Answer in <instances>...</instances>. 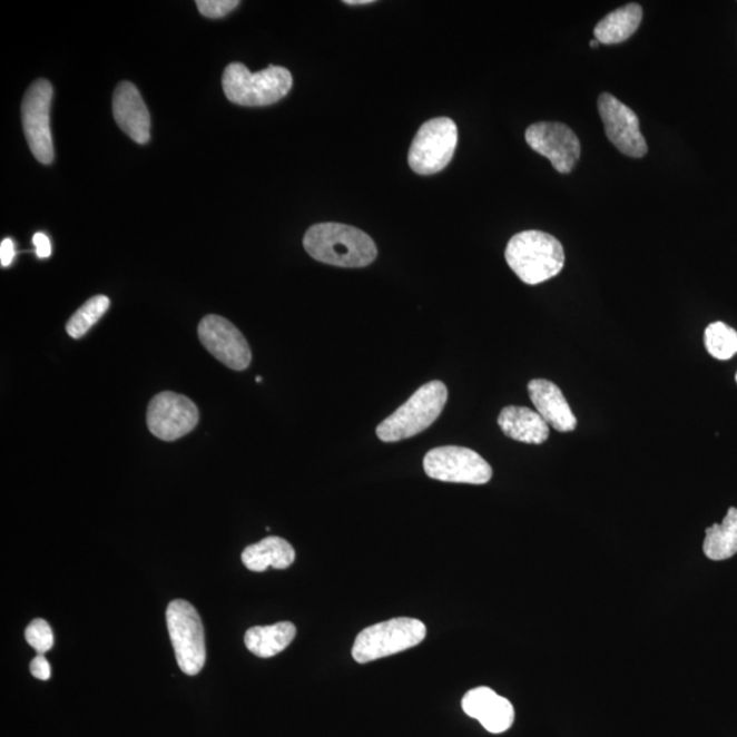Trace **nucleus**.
<instances>
[{
	"label": "nucleus",
	"mask_w": 737,
	"mask_h": 737,
	"mask_svg": "<svg viewBox=\"0 0 737 737\" xmlns=\"http://www.w3.org/2000/svg\"><path fill=\"white\" fill-rule=\"evenodd\" d=\"M307 255L320 263L342 268H364L377 257L374 240L360 228L341 223H320L307 229Z\"/></svg>",
	"instance_id": "f257e3e1"
},
{
	"label": "nucleus",
	"mask_w": 737,
	"mask_h": 737,
	"mask_svg": "<svg viewBox=\"0 0 737 737\" xmlns=\"http://www.w3.org/2000/svg\"><path fill=\"white\" fill-rule=\"evenodd\" d=\"M507 264L525 284H540L558 276L564 267L563 245L553 235L523 232L510 239L505 249Z\"/></svg>",
	"instance_id": "f03ea898"
},
{
	"label": "nucleus",
	"mask_w": 737,
	"mask_h": 737,
	"mask_svg": "<svg viewBox=\"0 0 737 737\" xmlns=\"http://www.w3.org/2000/svg\"><path fill=\"white\" fill-rule=\"evenodd\" d=\"M222 81L226 98L244 107L275 105L293 88L292 72L279 66L252 72L244 63H232L223 72Z\"/></svg>",
	"instance_id": "7ed1b4c3"
},
{
	"label": "nucleus",
	"mask_w": 737,
	"mask_h": 737,
	"mask_svg": "<svg viewBox=\"0 0 737 737\" xmlns=\"http://www.w3.org/2000/svg\"><path fill=\"white\" fill-rule=\"evenodd\" d=\"M449 390L443 382L422 385L394 414L376 429L377 438L384 443H396L416 436L436 422L443 413Z\"/></svg>",
	"instance_id": "20e7f679"
},
{
	"label": "nucleus",
	"mask_w": 737,
	"mask_h": 737,
	"mask_svg": "<svg viewBox=\"0 0 737 737\" xmlns=\"http://www.w3.org/2000/svg\"><path fill=\"white\" fill-rule=\"evenodd\" d=\"M425 637L426 627L422 621L409 618L391 619L361 631L355 639L352 655L356 662H372L415 648Z\"/></svg>",
	"instance_id": "39448f33"
},
{
	"label": "nucleus",
	"mask_w": 737,
	"mask_h": 737,
	"mask_svg": "<svg viewBox=\"0 0 737 737\" xmlns=\"http://www.w3.org/2000/svg\"><path fill=\"white\" fill-rule=\"evenodd\" d=\"M167 627L175 657L184 674L202 672L207 658L202 618L195 607L185 600H174L167 608Z\"/></svg>",
	"instance_id": "423d86ee"
},
{
	"label": "nucleus",
	"mask_w": 737,
	"mask_h": 737,
	"mask_svg": "<svg viewBox=\"0 0 737 737\" xmlns=\"http://www.w3.org/2000/svg\"><path fill=\"white\" fill-rule=\"evenodd\" d=\"M458 128L451 118H434L422 125L409 153V165L421 175L444 170L454 157Z\"/></svg>",
	"instance_id": "0eeeda50"
},
{
	"label": "nucleus",
	"mask_w": 737,
	"mask_h": 737,
	"mask_svg": "<svg viewBox=\"0 0 737 737\" xmlns=\"http://www.w3.org/2000/svg\"><path fill=\"white\" fill-rule=\"evenodd\" d=\"M429 479L483 485L492 480L493 470L485 459L466 446L446 445L429 451L424 459Z\"/></svg>",
	"instance_id": "6e6552de"
},
{
	"label": "nucleus",
	"mask_w": 737,
	"mask_h": 737,
	"mask_svg": "<svg viewBox=\"0 0 737 737\" xmlns=\"http://www.w3.org/2000/svg\"><path fill=\"white\" fill-rule=\"evenodd\" d=\"M53 89L47 80H38L27 90L22 100V128L30 150L41 165H51L53 153L50 110Z\"/></svg>",
	"instance_id": "1a4fd4ad"
},
{
	"label": "nucleus",
	"mask_w": 737,
	"mask_h": 737,
	"mask_svg": "<svg viewBox=\"0 0 737 737\" xmlns=\"http://www.w3.org/2000/svg\"><path fill=\"white\" fill-rule=\"evenodd\" d=\"M199 421L196 403L189 397L166 391L150 401L147 424L150 433L163 441H175L186 436Z\"/></svg>",
	"instance_id": "9d476101"
},
{
	"label": "nucleus",
	"mask_w": 737,
	"mask_h": 737,
	"mask_svg": "<svg viewBox=\"0 0 737 737\" xmlns=\"http://www.w3.org/2000/svg\"><path fill=\"white\" fill-rule=\"evenodd\" d=\"M198 337L203 346L217 361L233 371H245L252 362V352L245 336L228 320L216 314L204 317L198 325Z\"/></svg>",
	"instance_id": "9b49d317"
},
{
	"label": "nucleus",
	"mask_w": 737,
	"mask_h": 737,
	"mask_svg": "<svg viewBox=\"0 0 737 737\" xmlns=\"http://www.w3.org/2000/svg\"><path fill=\"white\" fill-rule=\"evenodd\" d=\"M598 112L606 126L608 140L621 154L636 159L648 154V144L640 132L639 119L630 107L610 94H602L598 98Z\"/></svg>",
	"instance_id": "f8f14e48"
},
{
	"label": "nucleus",
	"mask_w": 737,
	"mask_h": 737,
	"mask_svg": "<svg viewBox=\"0 0 737 737\" xmlns=\"http://www.w3.org/2000/svg\"><path fill=\"white\" fill-rule=\"evenodd\" d=\"M525 141L537 154L551 160L561 174H568L581 157V143L568 126L556 122H540L529 126Z\"/></svg>",
	"instance_id": "ddd939ff"
},
{
	"label": "nucleus",
	"mask_w": 737,
	"mask_h": 737,
	"mask_svg": "<svg viewBox=\"0 0 737 737\" xmlns=\"http://www.w3.org/2000/svg\"><path fill=\"white\" fill-rule=\"evenodd\" d=\"M462 709L491 734L505 733L515 720V710L510 700L500 697L489 687H476L464 695Z\"/></svg>",
	"instance_id": "4468645a"
},
{
	"label": "nucleus",
	"mask_w": 737,
	"mask_h": 737,
	"mask_svg": "<svg viewBox=\"0 0 737 737\" xmlns=\"http://www.w3.org/2000/svg\"><path fill=\"white\" fill-rule=\"evenodd\" d=\"M112 112L119 128L137 144L150 138V115L138 89L129 81L120 82L112 96Z\"/></svg>",
	"instance_id": "2eb2a0df"
},
{
	"label": "nucleus",
	"mask_w": 737,
	"mask_h": 737,
	"mask_svg": "<svg viewBox=\"0 0 737 737\" xmlns=\"http://www.w3.org/2000/svg\"><path fill=\"white\" fill-rule=\"evenodd\" d=\"M528 390L537 413L548 425L561 433L571 432L577 428V416L573 415L570 404L558 385L548 380L537 379L531 380Z\"/></svg>",
	"instance_id": "dca6fc26"
},
{
	"label": "nucleus",
	"mask_w": 737,
	"mask_h": 737,
	"mask_svg": "<svg viewBox=\"0 0 737 737\" xmlns=\"http://www.w3.org/2000/svg\"><path fill=\"white\" fill-rule=\"evenodd\" d=\"M498 422L507 438L524 444L540 445L549 438V425L546 420L528 407H505L501 410Z\"/></svg>",
	"instance_id": "f3484780"
},
{
	"label": "nucleus",
	"mask_w": 737,
	"mask_h": 737,
	"mask_svg": "<svg viewBox=\"0 0 737 737\" xmlns=\"http://www.w3.org/2000/svg\"><path fill=\"white\" fill-rule=\"evenodd\" d=\"M295 551L292 543L281 537H267L263 541L253 543L242 553V563L247 570L255 572L267 571L269 567L276 570H286L294 563Z\"/></svg>",
	"instance_id": "a211bd4d"
},
{
	"label": "nucleus",
	"mask_w": 737,
	"mask_h": 737,
	"mask_svg": "<svg viewBox=\"0 0 737 737\" xmlns=\"http://www.w3.org/2000/svg\"><path fill=\"white\" fill-rule=\"evenodd\" d=\"M643 10L637 3L612 11L597 23L594 38L600 45H619L631 38L642 22Z\"/></svg>",
	"instance_id": "6ab92c4d"
},
{
	"label": "nucleus",
	"mask_w": 737,
	"mask_h": 737,
	"mask_svg": "<svg viewBox=\"0 0 737 737\" xmlns=\"http://www.w3.org/2000/svg\"><path fill=\"white\" fill-rule=\"evenodd\" d=\"M297 628L289 621L267 627H253L245 633V645L253 655L269 658L279 655L292 645Z\"/></svg>",
	"instance_id": "aec40b11"
},
{
	"label": "nucleus",
	"mask_w": 737,
	"mask_h": 737,
	"mask_svg": "<svg viewBox=\"0 0 737 737\" xmlns=\"http://www.w3.org/2000/svg\"><path fill=\"white\" fill-rule=\"evenodd\" d=\"M706 558L723 561L737 553V509L730 507L723 523L706 529L704 542Z\"/></svg>",
	"instance_id": "412c9836"
},
{
	"label": "nucleus",
	"mask_w": 737,
	"mask_h": 737,
	"mask_svg": "<svg viewBox=\"0 0 737 737\" xmlns=\"http://www.w3.org/2000/svg\"><path fill=\"white\" fill-rule=\"evenodd\" d=\"M108 307H110V299L106 295H96L72 314L68 324H66V331L72 340H81L105 316Z\"/></svg>",
	"instance_id": "4be33fe9"
},
{
	"label": "nucleus",
	"mask_w": 737,
	"mask_h": 737,
	"mask_svg": "<svg viewBox=\"0 0 737 737\" xmlns=\"http://www.w3.org/2000/svg\"><path fill=\"white\" fill-rule=\"evenodd\" d=\"M705 346L716 360H730L737 354V331L721 322L713 323L705 331Z\"/></svg>",
	"instance_id": "5701e85b"
},
{
	"label": "nucleus",
	"mask_w": 737,
	"mask_h": 737,
	"mask_svg": "<svg viewBox=\"0 0 737 737\" xmlns=\"http://www.w3.org/2000/svg\"><path fill=\"white\" fill-rule=\"evenodd\" d=\"M27 642L39 652L46 655L53 646V633L50 625L43 619H36L26 630Z\"/></svg>",
	"instance_id": "b1692460"
},
{
	"label": "nucleus",
	"mask_w": 737,
	"mask_h": 737,
	"mask_svg": "<svg viewBox=\"0 0 737 737\" xmlns=\"http://www.w3.org/2000/svg\"><path fill=\"white\" fill-rule=\"evenodd\" d=\"M199 13L207 18H222L239 6L238 0H197Z\"/></svg>",
	"instance_id": "393cba45"
},
{
	"label": "nucleus",
	"mask_w": 737,
	"mask_h": 737,
	"mask_svg": "<svg viewBox=\"0 0 737 737\" xmlns=\"http://www.w3.org/2000/svg\"><path fill=\"white\" fill-rule=\"evenodd\" d=\"M30 674H32L36 679L43 681L50 680L51 666L50 662L47 661L45 655H38L33 658L32 662H30Z\"/></svg>",
	"instance_id": "a878e982"
},
{
	"label": "nucleus",
	"mask_w": 737,
	"mask_h": 737,
	"mask_svg": "<svg viewBox=\"0 0 737 737\" xmlns=\"http://www.w3.org/2000/svg\"><path fill=\"white\" fill-rule=\"evenodd\" d=\"M33 245L36 247V255H38L39 258H47L51 256V242L46 234H35Z\"/></svg>",
	"instance_id": "bb28decb"
},
{
	"label": "nucleus",
	"mask_w": 737,
	"mask_h": 737,
	"mask_svg": "<svg viewBox=\"0 0 737 737\" xmlns=\"http://www.w3.org/2000/svg\"><path fill=\"white\" fill-rule=\"evenodd\" d=\"M14 257V242L10 238L3 239L2 245H0V263H2V267H9L13 263Z\"/></svg>",
	"instance_id": "cd10ccee"
},
{
	"label": "nucleus",
	"mask_w": 737,
	"mask_h": 737,
	"mask_svg": "<svg viewBox=\"0 0 737 737\" xmlns=\"http://www.w3.org/2000/svg\"><path fill=\"white\" fill-rule=\"evenodd\" d=\"M344 3L350 6L368 4V3H373V0H347V2Z\"/></svg>",
	"instance_id": "c85d7f7f"
},
{
	"label": "nucleus",
	"mask_w": 737,
	"mask_h": 737,
	"mask_svg": "<svg viewBox=\"0 0 737 737\" xmlns=\"http://www.w3.org/2000/svg\"><path fill=\"white\" fill-rule=\"evenodd\" d=\"M598 45H600V43H598V41L596 39L590 41V46L593 47V48L598 47Z\"/></svg>",
	"instance_id": "c756f323"
},
{
	"label": "nucleus",
	"mask_w": 737,
	"mask_h": 737,
	"mask_svg": "<svg viewBox=\"0 0 737 737\" xmlns=\"http://www.w3.org/2000/svg\"><path fill=\"white\" fill-rule=\"evenodd\" d=\"M256 382H257V383H262V382H263V379H262V377H257V379H256Z\"/></svg>",
	"instance_id": "7c9ffc66"
},
{
	"label": "nucleus",
	"mask_w": 737,
	"mask_h": 737,
	"mask_svg": "<svg viewBox=\"0 0 737 737\" xmlns=\"http://www.w3.org/2000/svg\"><path fill=\"white\" fill-rule=\"evenodd\" d=\"M735 379H736V383H737V373H736V377H735Z\"/></svg>",
	"instance_id": "2f4dec72"
}]
</instances>
